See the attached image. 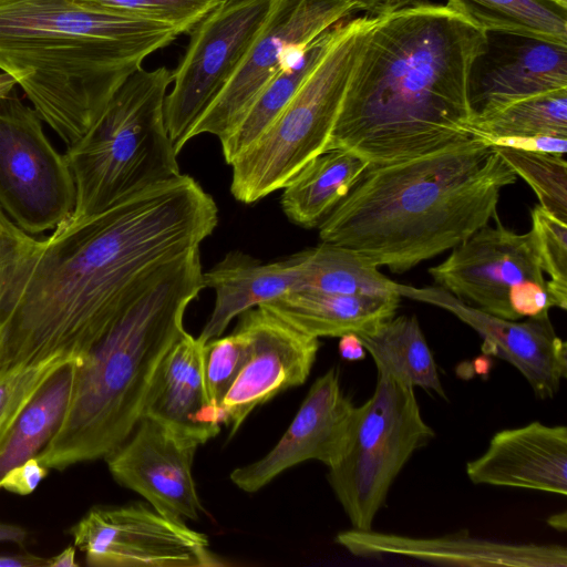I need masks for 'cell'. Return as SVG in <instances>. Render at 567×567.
<instances>
[{"mask_svg":"<svg viewBox=\"0 0 567 567\" xmlns=\"http://www.w3.org/2000/svg\"><path fill=\"white\" fill-rule=\"evenodd\" d=\"M47 567H79L75 561V546H69L58 555L48 558Z\"/></svg>","mask_w":567,"mask_h":567,"instance_id":"obj_41","label":"cell"},{"mask_svg":"<svg viewBox=\"0 0 567 567\" xmlns=\"http://www.w3.org/2000/svg\"><path fill=\"white\" fill-rule=\"evenodd\" d=\"M429 272L437 287L507 320H516L509 303L514 287L528 280L547 282L533 230L518 234L501 223L476 230Z\"/></svg>","mask_w":567,"mask_h":567,"instance_id":"obj_13","label":"cell"},{"mask_svg":"<svg viewBox=\"0 0 567 567\" xmlns=\"http://www.w3.org/2000/svg\"><path fill=\"white\" fill-rule=\"evenodd\" d=\"M471 131L491 144L512 137H567V89L512 103L474 120Z\"/></svg>","mask_w":567,"mask_h":567,"instance_id":"obj_30","label":"cell"},{"mask_svg":"<svg viewBox=\"0 0 567 567\" xmlns=\"http://www.w3.org/2000/svg\"><path fill=\"white\" fill-rule=\"evenodd\" d=\"M565 1H567V0H565Z\"/></svg>","mask_w":567,"mask_h":567,"instance_id":"obj_46","label":"cell"},{"mask_svg":"<svg viewBox=\"0 0 567 567\" xmlns=\"http://www.w3.org/2000/svg\"><path fill=\"white\" fill-rule=\"evenodd\" d=\"M17 85L16 80L8 73H0V99L11 95L14 86Z\"/></svg>","mask_w":567,"mask_h":567,"instance_id":"obj_43","label":"cell"},{"mask_svg":"<svg viewBox=\"0 0 567 567\" xmlns=\"http://www.w3.org/2000/svg\"><path fill=\"white\" fill-rule=\"evenodd\" d=\"M504 35L505 42L495 43L487 34L485 51L474 64L473 121L512 103L567 89V45Z\"/></svg>","mask_w":567,"mask_h":567,"instance_id":"obj_19","label":"cell"},{"mask_svg":"<svg viewBox=\"0 0 567 567\" xmlns=\"http://www.w3.org/2000/svg\"><path fill=\"white\" fill-rule=\"evenodd\" d=\"M205 344L198 337L183 333L161 361L142 412L196 445L215 437L223 424L221 409L206 384Z\"/></svg>","mask_w":567,"mask_h":567,"instance_id":"obj_20","label":"cell"},{"mask_svg":"<svg viewBox=\"0 0 567 567\" xmlns=\"http://www.w3.org/2000/svg\"><path fill=\"white\" fill-rule=\"evenodd\" d=\"M378 14L333 27L317 63L266 132L230 164V193L252 204L281 189L310 159L326 152L352 74Z\"/></svg>","mask_w":567,"mask_h":567,"instance_id":"obj_7","label":"cell"},{"mask_svg":"<svg viewBox=\"0 0 567 567\" xmlns=\"http://www.w3.org/2000/svg\"><path fill=\"white\" fill-rule=\"evenodd\" d=\"M547 1H550V2L561 7L564 9L567 8V1H565V0H547Z\"/></svg>","mask_w":567,"mask_h":567,"instance_id":"obj_45","label":"cell"},{"mask_svg":"<svg viewBox=\"0 0 567 567\" xmlns=\"http://www.w3.org/2000/svg\"><path fill=\"white\" fill-rule=\"evenodd\" d=\"M434 436L414 388L378 374L372 395L357 406L341 458L327 475L352 528L372 529L393 482L413 453Z\"/></svg>","mask_w":567,"mask_h":567,"instance_id":"obj_8","label":"cell"},{"mask_svg":"<svg viewBox=\"0 0 567 567\" xmlns=\"http://www.w3.org/2000/svg\"><path fill=\"white\" fill-rule=\"evenodd\" d=\"M401 297L291 290L262 307L297 330L313 337L369 333L395 316Z\"/></svg>","mask_w":567,"mask_h":567,"instance_id":"obj_23","label":"cell"},{"mask_svg":"<svg viewBox=\"0 0 567 567\" xmlns=\"http://www.w3.org/2000/svg\"><path fill=\"white\" fill-rule=\"evenodd\" d=\"M115 12L161 23L178 34L190 30L224 0H81Z\"/></svg>","mask_w":567,"mask_h":567,"instance_id":"obj_34","label":"cell"},{"mask_svg":"<svg viewBox=\"0 0 567 567\" xmlns=\"http://www.w3.org/2000/svg\"><path fill=\"white\" fill-rule=\"evenodd\" d=\"M486 43V31L446 4L399 1L378 13L326 151L384 165L475 137L470 83Z\"/></svg>","mask_w":567,"mask_h":567,"instance_id":"obj_2","label":"cell"},{"mask_svg":"<svg viewBox=\"0 0 567 567\" xmlns=\"http://www.w3.org/2000/svg\"><path fill=\"white\" fill-rule=\"evenodd\" d=\"M497 146L545 152L564 156L567 151V137L559 136H533L501 138L492 143Z\"/></svg>","mask_w":567,"mask_h":567,"instance_id":"obj_37","label":"cell"},{"mask_svg":"<svg viewBox=\"0 0 567 567\" xmlns=\"http://www.w3.org/2000/svg\"><path fill=\"white\" fill-rule=\"evenodd\" d=\"M248 355L246 337L237 329L205 344V378L212 400L220 408Z\"/></svg>","mask_w":567,"mask_h":567,"instance_id":"obj_35","label":"cell"},{"mask_svg":"<svg viewBox=\"0 0 567 567\" xmlns=\"http://www.w3.org/2000/svg\"><path fill=\"white\" fill-rule=\"evenodd\" d=\"M218 223L213 197L181 174L43 239L0 208V372L55 355L80 360L161 265Z\"/></svg>","mask_w":567,"mask_h":567,"instance_id":"obj_1","label":"cell"},{"mask_svg":"<svg viewBox=\"0 0 567 567\" xmlns=\"http://www.w3.org/2000/svg\"><path fill=\"white\" fill-rule=\"evenodd\" d=\"M330 31L291 51L281 68L261 87L236 127L220 142L228 165L251 146L285 110L317 63Z\"/></svg>","mask_w":567,"mask_h":567,"instance_id":"obj_26","label":"cell"},{"mask_svg":"<svg viewBox=\"0 0 567 567\" xmlns=\"http://www.w3.org/2000/svg\"><path fill=\"white\" fill-rule=\"evenodd\" d=\"M355 410L342 391L338 368L329 369L312 383L278 443L260 460L235 468L231 482L254 493L302 462L316 460L328 468L333 466L347 447Z\"/></svg>","mask_w":567,"mask_h":567,"instance_id":"obj_16","label":"cell"},{"mask_svg":"<svg viewBox=\"0 0 567 567\" xmlns=\"http://www.w3.org/2000/svg\"><path fill=\"white\" fill-rule=\"evenodd\" d=\"M401 297L442 308L473 328L483 351L512 364L539 400L553 399L567 377V344L559 338L548 313L525 321L484 312L441 287L398 284Z\"/></svg>","mask_w":567,"mask_h":567,"instance_id":"obj_15","label":"cell"},{"mask_svg":"<svg viewBox=\"0 0 567 567\" xmlns=\"http://www.w3.org/2000/svg\"><path fill=\"white\" fill-rule=\"evenodd\" d=\"M336 543L362 558L403 556L446 566L566 567L567 548L557 544L509 543L460 530L437 537H411L373 529L339 533Z\"/></svg>","mask_w":567,"mask_h":567,"instance_id":"obj_18","label":"cell"},{"mask_svg":"<svg viewBox=\"0 0 567 567\" xmlns=\"http://www.w3.org/2000/svg\"><path fill=\"white\" fill-rule=\"evenodd\" d=\"M48 473V467L31 457L9 470L0 480V488L25 496L35 491Z\"/></svg>","mask_w":567,"mask_h":567,"instance_id":"obj_36","label":"cell"},{"mask_svg":"<svg viewBox=\"0 0 567 567\" xmlns=\"http://www.w3.org/2000/svg\"><path fill=\"white\" fill-rule=\"evenodd\" d=\"M203 287L199 247L153 270L106 332L75 363L62 422L35 458L63 471L105 457L142 417L156 370L186 331L187 306Z\"/></svg>","mask_w":567,"mask_h":567,"instance_id":"obj_5","label":"cell"},{"mask_svg":"<svg viewBox=\"0 0 567 567\" xmlns=\"http://www.w3.org/2000/svg\"><path fill=\"white\" fill-rule=\"evenodd\" d=\"M517 175L487 141L369 165L319 224V237L401 274L453 249L496 214Z\"/></svg>","mask_w":567,"mask_h":567,"instance_id":"obj_3","label":"cell"},{"mask_svg":"<svg viewBox=\"0 0 567 567\" xmlns=\"http://www.w3.org/2000/svg\"><path fill=\"white\" fill-rule=\"evenodd\" d=\"M28 536L25 528L0 522V543H13L23 546Z\"/></svg>","mask_w":567,"mask_h":567,"instance_id":"obj_40","label":"cell"},{"mask_svg":"<svg viewBox=\"0 0 567 567\" xmlns=\"http://www.w3.org/2000/svg\"><path fill=\"white\" fill-rule=\"evenodd\" d=\"M203 287L215 291L214 309L198 336L206 343L220 337L230 321L246 310L299 289L298 255L264 264L247 254L230 251L203 272Z\"/></svg>","mask_w":567,"mask_h":567,"instance_id":"obj_22","label":"cell"},{"mask_svg":"<svg viewBox=\"0 0 567 567\" xmlns=\"http://www.w3.org/2000/svg\"><path fill=\"white\" fill-rule=\"evenodd\" d=\"M494 146L513 172L532 187L540 206L567 221V163L564 156Z\"/></svg>","mask_w":567,"mask_h":567,"instance_id":"obj_31","label":"cell"},{"mask_svg":"<svg viewBox=\"0 0 567 567\" xmlns=\"http://www.w3.org/2000/svg\"><path fill=\"white\" fill-rule=\"evenodd\" d=\"M236 329L247 339L248 355L220 404L223 424L230 427V436L258 405L303 384L319 350L318 338L262 307L239 315Z\"/></svg>","mask_w":567,"mask_h":567,"instance_id":"obj_14","label":"cell"},{"mask_svg":"<svg viewBox=\"0 0 567 567\" xmlns=\"http://www.w3.org/2000/svg\"><path fill=\"white\" fill-rule=\"evenodd\" d=\"M299 289L332 293L401 297L398 282L383 275L370 260L348 248L322 243L297 252Z\"/></svg>","mask_w":567,"mask_h":567,"instance_id":"obj_28","label":"cell"},{"mask_svg":"<svg viewBox=\"0 0 567 567\" xmlns=\"http://www.w3.org/2000/svg\"><path fill=\"white\" fill-rule=\"evenodd\" d=\"M547 524L560 532V533H564L566 530V527H567V517H566V512H561V513H557V514H554L551 516H549L547 518Z\"/></svg>","mask_w":567,"mask_h":567,"instance_id":"obj_44","label":"cell"},{"mask_svg":"<svg viewBox=\"0 0 567 567\" xmlns=\"http://www.w3.org/2000/svg\"><path fill=\"white\" fill-rule=\"evenodd\" d=\"M47 560L30 553L0 555V567H43Z\"/></svg>","mask_w":567,"mask_h":567,"instance_id":"obj_39","label":"cell"},{"mask_svg":"<svg viewBox=\"0 0 567 567\" xmlns=\"http://www.w3.org/2000/svg\"><path fill=\"white\" fill-rule=\"evenodd\" d=\"M359 10L371 11L373 14L385 11L400 0H353Z\"/></svg>","mask_w":567,"mask_h":567,"instance_id":"obj_42","label":"cell"},{"mask_svg":"<svg viewBox=\"0 0 567 567\" xmlns=\"http://www.w3.org/2000/svg\"><path fill=\"white\" fill-rule=\"evenodd\" d=\"M369 166L347 150H329L310 159L281 188V207L293 224L311 228L350 192Z\"/></svg>","mask_w":567,"mask_h":567,"instance_id":"obj_24","label":"cell"},{"mask_svg":"<svg viewBox=\"0 0 567 567\" xmlns=\"http://www.w3.org/2000/svg\"><path fill=\"white\" fill-rule=\"evenodd\" d=\"M276 2L224 0L190 30L164 106L166 128L176 154L240 66Z\"/></svg>","mask_w":567,"mask_h":567,"instance_id":"obj_10","label":"cell"},{"mask_svg":"<svg viewBox=\"0 0 567 567\" xmlns=\"http://www.w3.org/2000/svg\"><path fill=\"white\" fill-rule=\"evenodd\" d=\"M198 445L142 416L132 434L106 461L113 478L161 513L197 520L203 509L193 477Z\"/></svg>","mask_w":567,"mask_h":567,"instance_id":"obj_17","label":"cell"},{"mask_svg":"<svg viewBox=\"0 0 567 567\" xmlns=\"http://www.w3.org/2000/svg\"><path fill=\"white\" fill-rule=\"evenodd\" d=\"M177 35L171 27L81 0H0V70L65 147L143 60Z\"/></svg>","mask_w":567,"mask_h":567,"instance_id":"obj_4","label":"cell"},{"mask_svg":"<svg viewBox=\"0 0 567 567\" xmlns=\"http://www.w3.org/2000/svg\"><path fill=\"white\" fill-rule=\"evenodd\" d=\"M338 351L340 357L347 361H360L368 353L357 333L350 332L339 337Z\"/></svg>","mask_w":567,"mask_h":567,"instance_id":"obj_38","label":"cell"},{"mask_svg":"<svg viewBox=\"0 0 567 567\" xmlns=\"http://www.w3.org/2000/svg\"><path fill=\"white\" fill-rule=\"evenodd\" d=\"M173 71L140 68L113 94L86 132L65 147L75 184L72 217L181 175L164 116Z\"/></svg>","mask_w":567,"mask_h":567,"instance_id":"obj_6","label":"cell"},{"mask_svg":"<svg viewBox=\"0 0 567 567\" xmlns=\"http://www.w3.org/2000/svg\"><path fill=\"white\" fill-rule=\"evenodd\" d=\"M32 106L0 99V208L22 231L54 230L75 208V184L64 157Z\"/></svg>","mask_w":567,"mask_h":567,"instance_id":"obj_9","label":"cell"},{"mask_svg":"<svg viewBox=\"0 0 567 567\" xmlns=\"http://www.w3.org/2000/svg\"><path fill=\"white\" fill-rule=\"evenodd\" d=\"M359 337L372 357L378 374L447 400L435 359L415 316H393Z\"/></svg>","mask_w":567,"mask_h":567,"instance_id":"obj_25","label":"cell"},{"mask_svg":"<svg viewBox=\"0 0 567 567\" xmlns=\"http://www.w3.org/2000/svg\"><path fill=\"white\" fill-rule=\"evenodd\" d=\"M78 359L55 355L0 372V445L40 386L63 364Z\"/></svg>","mask_w":567,"mask_h":567,"instance_id":"obj_33","label":"cell"},{"mask_svg":"<svg viewBox=\"0 0 567 567\" xmlns=\"http://www.w3.org/2000/svg\"><path fill=\"white\" fill-rule=\"evenodd\" d=\"M79 360L60 367L24 406L0 445V480L12 467L35 457L58 431L66 411Z\"/></svg>","mask_w":567,"mask_h":567,"instance_id":"obj_27","label":"cell"},{"mask_svg":"<svg viewBox=\"0 0 567 567\" xmlns=\"http://www.w3.org/2000/svg\"><path fill=\"white\" fill-rule=\"evenodd\" d=\"M70 534L94 567H218L205 534L150 504L93 507Z\"/></svg>","mask_w":567,"mask_h":567,"instance_id":"obj_11","label":"cell"},{"mask_svg":"<svg viewBox=\"0 0 567 567\" xmlns=\"http://www.w3.org/2000/svg\"><path fill=\"white\" fill-rule=\"evenodd\" d=\"M473 484L567 495V427L538 421L496 432L485 452L467 462Z\"/></svg>","mask_w":567,"mask_h":567,"instance_id":"obj_21","label":"cell"},{"mask_svg":"<svg viewBox=\"0 0 567 567\" xmlns=\"http://www.w3.org/2000/svg\"><path fill=\"white\" fill-rule=\"evenodd\" d=\"M532 230L535 235L540 265L550 280L546 282L553 307L567 309V221L543 208L532 210Z\"/></svg>","mask_w":567,"mask_h":567,"instance_id":"obj_32","label":"cell"},{"mask_svg":"<svg viewBox=\"0 0 567 567\" xmlns=\"http://www.w3.org/2000/svg\"><path fill=\"white\" fill-rule=\"evenodd\" d=\"M547 0H447L486 32L567 45L566 9Z\"/></svg>","mask_w":567,"mask_h":567,"instance_id":"obj_29","label":"cell"},{"mask_svg":"<svg viewBox=\"0 0 567 567\" xmlns=\"http://www.w3.org/2000/svg\"><path fill=\"white\" fill-rule=\"evenodd\" d=\"M357 10L353 0H277L240 66L194 125L190 140L205 133L225 140L291 51L308 45Z\"/></svg>","mask_w":567,"mask_h":567,"instance_id":"obj_12","label":"cell"}]
</instances>
